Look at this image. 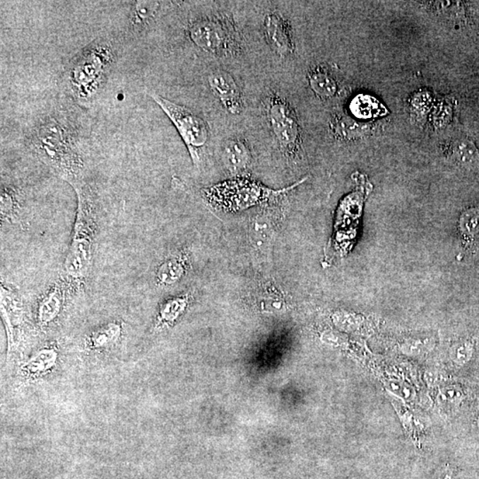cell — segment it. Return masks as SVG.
I'll return each instance as SVG.
<instances>
[{"label": "cell", "instance_id": "cell-1", "mask_svg": "<svg viewBox=\"0 0 479 479\" xmlns=\"http://www.w3.org/2000/svg\"><path fill=\"white\" fill-rule=\"evenodd\" d=\"M30 141L38 158L66 182L80 180L84 158L78 135L67 121L54 114L42 118L34 126Z\"/></svg>", "mask_w": 479, "mask_h": 479}, {"label": "cell", "instance_id": "cell-2", "mask_svg": "<svg viewBox=\"0 0 479 479\" xmlns=\"http://www.w3.org/2000/svg\"><path fill=\"white\" fill-rule=\"evenodd\" d=\"M71 185L78 196V209L64 269L66 279L78 290L84 286L91 272L98 231V213L90 187L81 180Z\"/></svg>", "mask_w": 479, "mask_h": 479}, {"label": "cell", "instance_id": "cell-3", "mask_svg": "<svg viewBox=\"0 0 479 479\" xmlns=\"http://www.w3.org/2000/svg\"><path fill=\"white\" fill-rule=\"evenodd\" d=\"M114 61V52L109 43L97 41L90 45L72 61L71 86L81 100L91 99L102 88Z\"/></svg>", "mask_w": 479, "mask_h": 479}, {"label": "cell", "instance_id": "cell-4", "mask_svg": "<svg viewBox=\"0 0 479 479\" xmlns=\"http://www.w3.org/2000/svg\"><path fill=\"white\" fill-rule=\"evenodd\" d=\"M191 40L197 47L217 57L238 53L240 43L234 26L225 18L196 20L189 29Z\"/></svg>", "mask_w": 479, "mask_h": 479}, {"label": "cell", "instance_id": "cell-5", "mask_svg": "<svg viewBox=\"0 0 479 479\" xmlns=\"http://www.w3.org/2000/svg\"><path fill=\"white\" fill-rule=\"evenodd\" d=\"M164 112L167 114L189 149L194 164L200 161L199 153L209 138V127L202 118L184 106L173 103L158 95H152Z\"/></svg>", "mask_w": 479, "mask_h": 479}, {"label": "cell", "instance_id": "cell-6", "mask_svg": "<svg viewBox=\"0 0 479 479\" xmlns=\"http://www.w3.org/2000/svg\"><path fill=\"white\" fill-rule=\"evenodd\" d=\"M266 113L271 129L283 150L289 156L296 154L300 145V126L289 102L273 95L267 100Z\"/></svg>", "mask_w": 479, "mask_h": 479}, {"label": "cell", "instance_id": "cell-7", "mask_svg": "<svg viewBox=\"0 0 479 479\" xmlns=\"http://www.w3.org/2000/svg\"><path fill=\"white\" fill-rule=\"evenodd\" d=\"M204 193L211 203L228 209L240 210L262 202L271 194L277 192L267 189L258 183L240 179L215 186L204 190Z\"/></svg>", "mask_w": 479, "mask_h": 479}, {"label": "cell", "instance_id": "cell-8", "mask_svg": "<svg viewBox=\"0 0 479 479\" xmlns=\"http://www.w3.org/2000/svg\"><path fill=\"white\" fill-rule=\"evenodd\" d=\"M76 290L65 277L51 284L38 300L36 319L38 327L42 329L49 328L60 317L64 310L68 291Z\"/></svg>", "mask_w": 479, "mask_h": 479}, {"label": "cell", "instance_id": "cell-9", "mask_svg": "<svg viewBox=\"0 0 479 479\" xmlns=\"http://www.w3.org/2000/svg\"><path fill=\"white\" fill-rule=\"evenodd\" d=\"M211 91L229 113L238 114L244 109V102L239 86L229 73L215 71L209 76Z\"/></svg>", "mask_w": 479, "mask_h": 479}, {"label": "cell", "instance_id": "cell-10", "mask_svg": "<svg viewBox=\"0 0 479 479\" xmlns=\"http://www.w3.org/2000/svg\"><path fill=\"white\" fill-rule=\"evenodd\" d=\"M264 29L267 41L276 53L280 57H288L292 53V37L289 23L285 19L276 13H269L266 17Z\"/></svg>", "mask_w": 479, "mask_h": 479}, {"label": "cell", "instance_id": "cell-11", "mask_svg": "<svg viewBox=\"0 0 479 479\" xmlns=\"http://www.w3.org/2000/svg\"><path fill=\"white\" fill-rule=\"evenodd\" d=\"M59 348L54 343L41 347L20 365V371L28 379H37L46 376L57 367Z\"/></svg>", "mask_w": 479, "mask_h": 479}, {"label": "cell", "instance_id": "cell-12", "mask_svg": "<svg viewBox=\"0 0 479 479\" xmlns=\"http://www.w3.org/2000/svg\"><path fill=\"white\" fill-rule=\"evenodd\" d=\"M278 225L276 214L269 210H262L252 218L249 224V238L255 247L266 249L272 242Z\"/></svg>", "mask_w": 479, "mask_h": 479}, {"label": "cell", "instance_id": "cell-13", "mask_svg": "<svg viewBox=\"0 0 479 479\" xmlns=\"http://www.w3.org/2000/svg\"><path fill=\"white\" fill-rule=\"evenodd\" d=\"M124 325L122 322L114 321L100 326L93 331L85 338V347L89 350H110L116 346L122 338Z\"/></svg>", "mask_w": 479, "mask_h": 479}, {"label": "cell", "instance_id": "cell-14", "mask_svg": "<svg viewBox=\"0 0 479 479\" xmlns=\"http://www.w3.org/2000/svg\"><path fill=\"white\" fill-rule=\"evenodd\" d=\"M189 258L186 252L170 256L156 269L155 283L159 286L173 285L179 282L189 270Z\"/></svg>", "mask_w": 479, "mask_h": 479}, {"label": "cell", "instance_id": "cell-15", "mask_svg": "<svg viewBox=\"0 0 479 479\" xmlns=\"http://www.w3.org/2000/svg\"><path fill=\"white\" fill-rule=\"evenodd\" d=\"M189 294L169 298L161 304L155 322V331H162L166 328H171L185 314L189 307Z\"/></svg>", "mask_w": 479, "mask_h": 479}, {"label": "cell", "instance_id": "cell-16", "mask_svg": "<svg viewBox=\"0 0 479 479\" xmlns=\"http://www.w3.org/2000/svg\"><path fill=\"white\" fill-rule=\"evenodd\" d=\"M223 160L229 172L240 173L246 171L252 161L247 142L242 138L228 141L223 149Z\"/></svg>", "mask_w": 479, "mask_h": 479}, {"label": "cell", "instance_id": "cell-17", "mask_svg": "<svg viewBox=\"0 0 479 479\" xmlns=\"http://www.w3.org/2000/svg\"><path fill=\"white\" fill-rule=\"evenodd\" d=\"M1 224H15L23 213L24 199L18 187L2 183L1 185Z\"/></svg>", "mask_w": 479, "mask_h": 479}, {"label": "cell", "instance_id": "cell-18", "mask_svg": "<svg viewBox=\"0 0 479 479\" xmlns=\"http://www.w3.org/2000/svg\"><path fill=\"white\" fill-rule=\"evenodd\" d=\"M454 158L461 166L467 169H475L479 165V152L473 142L461 140L454 145Z\"/></svg>", "mask_w": 479, "mask_h": 479}, {"label": "cell", "instance_id": "cell-19", "mask_svg": "<svg viewBox=\"0 0 479 479\" xmlns=\"http://www.w3.org/2000/svg\"><path fill=\"white\" fill-rule=\"evenodd\" d=\"M309 81L312 91L321 98H331L338 90L336 80L328 72L321 69L312 71L309 76Z\"/></svg>", "mask_w": 479, "mask_h": 479}, {"label": "cell", "instance_id": "cell-20", "mask_svg": "<svg viewBox=\"0 0 479 479\" xmlns=\"http://www.w3.org/2000/svg\"><path fill=\"white\" fill-rule=\"evenodd\" d=\"M158 2L138 1L135 6L134 20L140 25L147 23L154 16Z\"/></svg>", "mask_w": 479, "mask_h": 479}, {"label": "cell", "instance_id": "cell-21", "mask_svg": "<svg viewBox=\"0 0 479 479\" xmlns=\"http://www.w3.org/2000/svg\"><path fill=\"white\" fill-rule=\"evenodd\" d=\"M465 397L463 389L456 385H449L442 389L439 394L440 403L451 405L459 403Z\"/></svg>", "mask_w": 479, "mask_h": 479}, {"label": "cell", "instance_id": "cell-22", "mask_svg": "<svg viewBox=\"0 0 479 479\" xmlns=\"http://www.w3.org/2000/svg\"><path fill=\"white\" fill-rule=\"evenodd\" d=\"M471 356L472 348L471 346L468 345H463L457 347L456 349H454L452 354H451L454 362L460 366L467 363L468 360H471Z\"/></svg>", "mask_w": 479, "mask_h": 479}, {"label": "cell", "instance_id": "cell-23", "mask_svg": "<svg viewBox=\"0 0 479 479\" xmlns=\"http://www.w3.org/2000/svg\"><path fill=\"white\" fill-rule=\"evenodd\" d=\"M433 479H456V475L452 468H442L437 471Z\"/></svg>", "mask_w": 479, "mask_h": 479}, {"label": "cell", "instance_id": "cell-24", "mask_svg": "<svg viewBox=\"0 0 479 479\" xmlns=\"http://www.w3.org/2000/svg\"><path fill=\"white\" fill-rule=\"evenodd\" d=\"M425 379L428 384L436 385L439 384V382H440V374L439 373L432 372V371H430V372L426 373Z\"/></svg>", "mask_w": 479, "mask_h": 479}, {"label": "cell", "instance_id": "cell-25", "mask_svg": "<svg viewBox=\"0 0 479 479\" xmlns=\"http://www.w3.org/2000/svg\"><path fill=\"white\" fill-rule=\"evenodd\" d=\"M478 428L479 430V416H478Z\"/></svg>", "mask_w": 479, "mask_h": 479}]
</instances>
